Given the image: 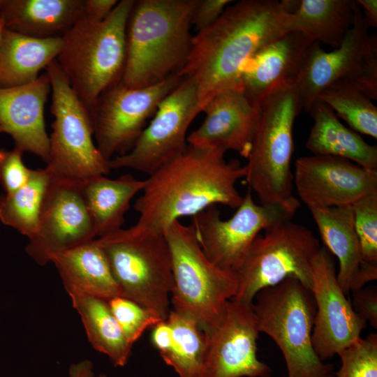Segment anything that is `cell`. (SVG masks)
Returning <instances> with one entry per match:
<instances>
[{
  "label": "cell",
  "instance_id": "1",
  "mask_svg": "<svg viewBox=\"0 0 377 377\" xmlns=\"http://www.w3.org/2000/svg\"><path fill=\"white\" fill-rule=\"evenodd\" d=\"M226 152L188 145L184 152L145 179L134 203L139 218L128 229L135 234L163 233L175 221L210 206L237 209L243 200L237 183L244 178L246 168L237 159L227 161Z\"/></svg>",
  "mask_w": 377,
  "mask_h": 377
},
{
  "label": "cell",
  "instance_id": "2",
  "mask_svg": "<svg viewBox=\"0 0 377 377\" xmlns=\"http://www.w3.org/2000/svg\"><path fill=\"white\" fill-rule=\"evenodd\" d=\"M292 6L291 0L232 3L213 24L193 36L188 59L178 75L195 83L202 110L216 94L242 87L241 74L246 61L288 32Z\"/></svg>",
  "mask_w": 377,
  "mask_h": 377
},
{
  "label": "cell",
  "instance_id": "3",
  "mask_svg": "<svg viewBox=\"0 0 377 377\" xmlns=\"http://www.w3.org/2000/svg\"><path fill=\"white\" fill-rule=\"evenodd\" d=\"M198 0L134 1L126 29L121 82L142 88L178 75L188 59Z\"/></svg>",
  "mask_w": 377,
  "mask_h": 377
},
{
  "label": "cell",
  "instance_id": "4",
  "mask_svg": "<svg viewBox=\"0 0 377 377\" xmlns=\"http://www.w3.org/2000/svg\"><path fill=\"white\" fill-rule=\"evenodd\" d=\"M134 0L119 1L102 22L80 17L62 37L56 61L90 114L98 97L121 81L126 63V29Z\"/></svg>",
  "mask_w": 377,
  "mask_h": 377
},
{
  "label": "cell",
  "instance_id": "5",
  "mask_svg": "<svg viewBox=\"0 0 377 377\" xmlns=\"http://www.w3.org/2000/svg\"><path fill=\"white\" fill-rule=\"evenodd\" d=\"M303 110L297 85L278 91L260 105V113L245 165L244 179L261 205H279L295 213L290 163L293 128Z\"/></svg>",
  "mask_w": 377,
  "mask_h": 377
},
{
  "label": "cell",
  "instance_id": "6",
  "mask_svg": "<svg viewBox=\"0 0 377 377\" xmlns=\"http://www.w3.org/2000/svg\"><path fill=\"white\" fill-rule=\"evenodd\" d=\"M253 309L258 330L281 350L286 377H333L312 344L316 304L311 290L293 277L264 288L255 296Z\"/></svg>",
  "mask_w": 377,
  "mask_h": 377
},
{
  "label": "cell",
  "instance_id": "7",
  "mask_svg": "<svg viewBox=\"0 0 377 377\" xmlns=\"http://www.w3.org/2000/svg\"><path fill=\"white\" fill-rule=\"evenodd\" d=\"M163 234L171 256L173 309L191 317L207 332L220 318L226 302L237 295L238 277L207 258L191 224L175 221Z\"/></svg>",
  "mask_w": 377,
  "mask_h": 377
},
{
  "label": "cell",
  "instance_id": "8",
  "mask_svg": "<svg viewBox=\"0 0 377 377\" xmlns=\"http://www.w3.org/2000/svg\"><path fill=\"white\" fill-rule=\"evenodd\" d=\"M121 296L165 320L173 288L171 256L163 233L135 234L128 228L96 238Z\"/></svg>",
  "mask_w": 377,
  "mask_h": 377
},
{
  "label": "cell",
  "instance_id": "9",
  "mask_svg": "<svg viewBox=\"0 0 377 377\" xmlns=\"http://www.w3.org/2000/svg\"><path fill=\"white\" fill-rule=\"evenodd\" d=\"M45 73L51 84L50 112L54 117L45 168L52 175L80 182L107 176L111 171L109 161L96 145L89 110L71 87L56 60L46 67Z\"/></svg>",
  "mask_w": 377,
  "mask_h": 377
},
{
  "label": "cell",
  "instance_id": "10",
  "mask_svg": "<svg viewBox=\"0 0 377 377\" xmlns=\"http://www.w3.org/2000/svg\"><path fill=\"white\" fill-rule=\"evenodd\" d=\"M321 246L304 226L291 219L281 220L251 243L235 272L239 288L233 299L253 303L261 290L293 277L311 289L313 260Z\"/></svg>",
  "mask_w": 377,
  "mask_h": 377
},
{
  "label": "cell",
  "instance_id": "11",
  "mask_svg": "<svg viewBox=\"0 0 377 377\" xmlns=\"http://www.w3.org/2000/svg\"><path fill=\"white\" fill-rule=\"evenodd\" d=\"M369 28L355 1L353 25L337 48L327 52L319 43L311 45L297 85L303 110L309 112L319 94L339 80L353 82L377 99V36Z\"/></svg>",
  "mask_w": 377,
  "mask_h": 377
},
{
  "label": "cell",
  "instance_id": "12",
  "mask_svg": "<svg viewBox=\"0 0 377 377\" xmlns=\"http://www.w3.org/2000/svg\"><path fill=\"white\" fill-rule=\"evenodd\" d=\"M173 75L145 87L119 82L98 97L91 114L96 145L107 161L128 152L163 100L182 82Z\"/></svg>",
  "mask_w": 377,
  "mask_h": 377
},
{
  "label": "cell",
  "instance_id": "13",
  "mask_svg": "<svg viewBox=\"0 0 377 377\" xmlns=\"http://www.w3.org/2000/svg\"><path fill=\"white\" fill-rule=\"evenodd\" d=\"M201 112L195 83L183 77L160 103L132 149L109 161L110 169L128 168L151 175L184 151L189 126Z\"/></svg>",
  "mask_w": 377,
  "mask_h": 377
},
{
  "label": "cell",
  "instance_id": "14",
  "mask_svg": "<svg viewBox=\"0 0 377 377\" xmlns=\"http://www.w3.org/2000/svg\"><path fill=\"white\" fill-rule=\"evenodd\" d=\"M294 214L281 205L257 204L249 190L230 219H222L216 205H212L191 216V225L207 258L218 267L235 273L255 238Z\"/></svg>",
  "mask_w": 377,
  "mask_h": 377
},
{
  "label": "cell",
  "instance_id": "15",
  "mask_svg": "<svg viewBox=\"0 0 377 377\" xmlns=\"http://www.w3.org/2000/svg\"><path fill=\"white\" fill-rule=\"evenodd\" d=\"M83 182L51 174L38 226L25 251L40 266L54 253L96 239L82 188Z\"/></svg>",
  "mask_w": 377,
  "mask_h": 377
},
{
  "label": "cell",
  "instance_id": "16",
  "mask_svg": "<svg viewBox=\"0 0 377 377\" xmlns=\"http://www.w3.org/2000/svg\"><path fill=\"white\" fill-rule=\"evenodd\" d=\"M259 330L253 303L233 298L207 332L201 377H269L270 367L258 360Z\"/></svg>",
  "mask_w": 377,
  "mask_h": 377
},
{
  "label": "cell",
  "instance_id": "17",
  "mask_svg": "<svg viewBox=\"0 0 377 377\" xmlns=\"http://www.w3.org/2000/svg\"><path fill=\"white\" fill-rule=\"evenodd\" d=\"M310 290L316 308L312 344L323 361L360 338L367 323L346 298L337 280L333 256L325 247L320 248L313 260Z\"/></svg>",
  "mask_w": 377,
  "mask_h": 377
},
{
  "label": "cell",
  "instance_id": "18",
  "mask_svg": "<svg viewBox=\"0 0 377 377\" xmlns=\"http://www.w3.org/2000/svg\"><path fill=\"white\" fill-rule=\"evenodd\" d=\"M293 184L309 209L350 205L377 193V170L336 156H303L295 161Z\"/></svg>",
  "mask_w": 377,
  "mask_h": 377
},
{
  "label": "cell",
  "instance_id": "19",
  "mask_svg": "<svg viewBox=\"0 0 377 377\" xmlns=\"http://www.w3.org/2000/svg\"><path fill=\"white\" fill-rule=\"evenodd\" d=\"M205 119L187 136L190 146L232 150L247 158L258 122L260 105L253 102L242 87L213 96L203 107Z\"/></svg>",
  "mask_w": 377,
  "mask_h": 377
},
{
  "label": "cell",
  "instance_id": "20",
  "mask_svg": "<svg viewBox=\"0 0 377 377\" xmlns=\"http://www.w3.org/2000/svg\"><path fill=\"white\" fill-rule=\"evenodd\" d=\"M313 43L300 33L288 32L257 51L241 74L249 98L260 105L272 94L297 85Z\"/></svg>",
  "mask_w": 377,
  "mask_h": 377
},
{
  "label": "cell",
  "instance_id": "21",
  "mask_svg": "<svg viewBox=\"0 0 377 377\" xmlns=\"http://www.w3.org/2000/svg\"><path fill=\"white\" fill-rule=\"evenodd\" d=\"M51 84L44 73L25 84L0 87V128L10 135L15 147L49 159V135L45 124V105Z\"/></svg>",
  "mask_w": 377,
  "mask_h": 377
},
{
  "label": "cell",
  "instance_id": "22",
  "mask_svg": "<svg viewBox=\"0 0 377 377\" xmlns=\"http://www.w3.org/2000/svg\"><path fill=\"white\" fill-rule=\"evenodd\" d=\"M325 248L339 260L338 282L346 295L377 279V264L363 258L352 206L309 209Z\"/></svg>",
  "mask_w": 377,
  "mask_h": 377
},
{
  "label": "cell",
  "instance_id": "23",
  "mask_svg": "<svg viewBox=\"0 0 377 377\" xmlns=\"http://www.w3.org/2000/svg\"><path fill=\"white\" fill-rule=\"evenodd\" d=\"M68 292L105 300L121 295L108 258L96 239L50 258Z\"/></svg>",
  "mask_w": 377,
  "mask_h": 377
},
{
  "label": "cell",
  "instance_id": "24",
  "mask_svg": "<svg viewBox=\"0 0 377 377\" xmlns=\"http://www.w3.org/2000/svg\"><path fill=\"white\" fill-rule=\"evenodd\" d=\"M83 0H0L5 29L35 38L63 37L82 13Z\"/></svg>",
  "mask_w": 377,
  "mask_h": 377
},
{
  "label": "cell",
  "instance_id": "25",
  "mask_svg": "<svg viewBox=\"0 0 377 377\" xmlns=\"http://www.w3.org/2000/svg\"><path fill=\"white\" fill-rule=\"evenodd\" d=\"M310 112L313 124L306 147L313 155L332 156L349 160L362 167L377 170V147L344 126L334 111L317 99Z\"/></svg>",
  "mask_w": 377,
  "mask_h": 377
},
{
  "label": "cell",
  "instance_id": "26",
  "mask_svg": "<svg viewBox=\"0 0 377 377\" xmlns=\"http://www.w3.org/2000/svg\"><path fill=\"white\" fill-rule=\"evenodd\" d=\"M63 38H40L4 29L0 47V87H12L35 80L56 60Z\"/></svg>",
  "mask_w": 377,
  "mask_h": 377
},
{
  "label": "cell",
  "instance_id": "27",
  "mask_svg": "<svg viewBox=\"0 0 377 377\" xmlns=\"http://www.w3.org/2000/svg\"><path fill=\"white\" fill-rule=\"evenodd\" d=\"M145 184V179L128 173L116 179L102 175L83 182L84 197L98 238L122 228L132 199Z\"/></svg>",
  "mask_w": 377,
  "mask_h": 377
},
{
  "label": "cell",
  "instance_id": "28",
  "mask_svg": "<svg viewBox=\"0 0 377 377\" xmlns=\"http://www.w3.org/2000/svg\"><path fill=\"white\" fill-rule=\"evenodd\" d=\"M355 6V0L293 1L288 31L337 48L353 25Z\"/></svg>",
  "mask_w": 377,
  "mask_h": 377
},
{
  "label": "cell",
  "instance_id": "29",
  "mask_svg": "<svg viewBox=\"0 0 377 377\" xmlns=\"http://www.w3.org/2000/svg\"><path fill=\"white\" fill-rule=\"evenodd\" d=\"M67 293L80 317L91 346L106 355L115 367H124L130 357L133 344L124 336L108 300L75 292Z\"/></svg>",
  "mask_w": 377,
  "mask_h": 377
},
{
  "label": "cell",
  "instance_id": "30",
  "mask_svg": "<svg viewBox=\"0 0 377 377\" xmlns=\"http://www.w3.org/2000/svg\"><path fill=\"white\" fill-rule=\"evenodd\" d=\"M165 320L171 327L172 339L161 357L179 377H201L207 345L205 332L191 317L174 309Z\"/></svg>",
  "mask_w": 377,
  "mask_h": 377
},
{
  "label": "cell",
  "instance_id": "31",
  "mask_svg": "<svg viewBox=\"0 0 377 377\" xmlns=\"http://www.w3.org/2000/svg\"><path fill=\"white\" fill-rule=\"evenodd\" d=\"M51 178L46 168L32 169L18 190L0 195V221L28 239L35 233L44 195Z\"/></svg>",
  "mask_w": 377,
  "mask_h": 377
},
{
  "label": "cell",
  "instance_id": "32",
  "mask_svg": "<svg viewBox=\"0 0 377 377\" xmlns=\"http://www.w3.org/2000/svg\"><path fill=\"white\" fill-rule=\"evenodd\" d=\"M317 99L327 105L354 131L377 138V108L358 84L348 80L335 82L324 89Z\"/></svg>",
  "mask_w": 377,
  "mask_h": 377
},
{
  "label": "cell",
  "instance_id": "33",
  "mask_svg": "<svg viewBox=\"0 0 377 377\" xmlns=\"http://www.w3.org/2000/svg\"><path fill=\"white\" fill-rule=\"evenodd\" d=\"M338 355L341 367L336 377H377V334L361 337Z\"/></svg>",
  "mask_w": 377,
  "mask_h": 377
},
{
  "label": "cell",
  "instance_id": "34",
  "mask_svg": "<svg viewBox=\"0 0 377 377\" xmlns=\"http://www.w3.org/2000/svg\"><path fill=\"white\" fill-rule=\"evenodd\" d=\"M108 303L124 336L132 344L146 329L163 320L151 311L121 295L110 299Z\"/></svg>",
  "mask_w": 377,
  "mask_h": 377
},
{
  "label": "cell",
  "instance_id": "35",
  "mask_svg": "<svg viewBox=\"0 0 377 377\" xmlns=\"http://www.w3.org/2000/svg\"><path fill=\"white\" fill-rule=\"evenodd\" d=\"M351 206L363 258L377 264V193L360 198Z\"/></svg>",
  "mask_w": 377,
  "mask_h": 377
},
{
  "label": "cell",
  "instance_id": "36",
  "mask_svg": "<svg viewBox=\"0 0 377 377\" xmlns=\"http://www.w3.org/2000/svg\"><path fill=\"white\" fill-rule=\"evenodd\" d=\"M22 154L15 147L12 150L0 149V184L5 193L18 190L30 178L32 169L25 165Z\"/></svg>",
  "mask_w": 377,
  "mask_h": 377
},
{
  "label": "cell",
  "instance_id": "37",
  "mask_svg": "<svg viewBox=\"0 0 377 377\" xmlns=\"http://www.w3.org/2000/svg\"><path fill=\"white\" fill-rule=\"evenodd\" d=\"M352 293L350 304L353 310L374 329H377L376 286L363 287Z\"/></svg>",
  "mask_w": 377,
  "mask_h": 377
},
{
  "label": "cell",
  "instance_id": "38",
  "mask_svg": "<svg viewBox=\"0 0 377 377\" xmlns=\"http://www.w3.org/2000/svg\"><path fill=\"white\" fill-rule=\"evenodd\" d=\"M232 2L231 0H198L193 14L192 25H194L198 31L209 27Z\"/></svg>",
  "mask_w": 377,
  "mask_h": 377
},
{
  "label": "cell",
  "instance_id": "39",
  "mask_svg": "<svg viewBox=\"0 0 377 377\" xmlns=\"http://www.w3.org/2000/svg\"><path fill=\"white\" fill-rule=\"evenodd\" d=\"M117 0H83L81 17L94 22L105 20L112 13Z\"/></svg>",
  "mask_w": 377,
  "mask_h": 377
},
{
  "label": "cell",
  "instance_id": "40",
  "mask_svg": "<svg viewBox=\"0 0 377 377\" xmlns=\"http://www.w3.org/2000/svg\"><path fill=\"white\" fill-rule=\"evenodd\" d=\"M172 339V331L166 320L158 323L154 326L151 333V341L159 351L160 355L170 348Z\"/></svg>",
  "mask_w": 377,
  "mask_h": 377
},
{
  "label": "cell",
  "instance_id": "41",
  "mask_svg": "<svg viewBox=\"0 0 377 377\" xmlns=\"http://www.w3.org/2000/svg\"><path fill=\"white\" fill-rule=\"evenodd\" d=\"M369 27H377V1L356 0Z\"/></svg>",
  "mask_w": 377,
  "mask_h": 377
},
{
  "label": "cell",
  "instance_id": "42",
  "mask_svg": "<svg viewBox=\"0 0 377 377\" xmlns=\"http://www.w3.org/2000/svg\"><path fill=\"white\" fill-rule=\"evenodd\" d=\"M69 377H94L93 363L89 360H84L72 364L68 370Z\"/></svg>",
  "mask_w": 377,
  "mask_h": 377
},
{
  "label": "cell",
  "instance_id": "43",
  "mask_svg": "<svg viewBox=\"0 0 377 377\" xmlns=\"http://www.w3.org/2000/svg\"><path fill=\"white\" fill-rule=\"evenodd\" d=\"M4 29H5V27H4L3 22L2 19L0 17V47H1V40H2L3 33Z\"/></svg>",
  "mask_w": 377,
  "mask_h": 377
},
{
  "label": "cell",
  "instance_id": "44",
  "mask_svg": "<svg viewBox=\"0 0 377 377\" xmlns=\"http://www.w3.org/2000/svg\"><path fill=\"white\" fill-rule=\"evenodd\" d=\"M98 377H108L105 374H101L98 376Z\"/></svg>",
  "mask_w": 377,
  "mask_h": 377
},
{
  "label": "cell",
  "instance_id": "45",
  "mask_svg": "<svg viewBox=\"0 0 377 377\" xmlns=\"http://www.w3.org/2000/svg\"><path fill=\"white\" fill-rule=\"evenodd\" d=\"M0 133H2V131H1V128H0Z\"/></svg>",
  "mask_w": 377,
  "mask_h": 377
}]
</instances>
